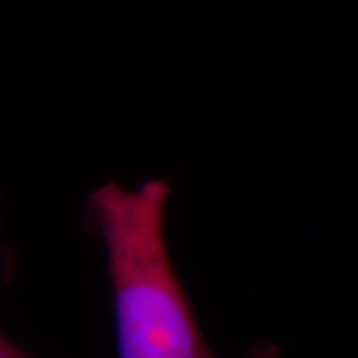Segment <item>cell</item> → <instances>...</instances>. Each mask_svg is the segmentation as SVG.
I'll use <instances>...</instances> for the list:
<instances>
[{
	"mask_svg": "<svg viewBox=\"0 0 358 358\" xmlns=\"http://www.w3.org/2000/svg\"><path fill=\"white\" fill-rule=\"evenodd\" d=\"M168 179L136 187L110 181L85 204V226L100 237L113 292L118 358H221L199 329L166 241ZM259 342L241 358H279Z\"/></svg>",
	"mask_w": 358,
	"mask_h": 358,
	"instance_id": "1",
	"label": "cell"
},
{
	"mask_svg": "<svg viewBox=\"0 0 358 358\" xmlns=\"http://www.w3.org/2000/svg\"><path fill=\"white\" fill-rule=\"evenodd\" d=\"M17 271V254L12 244L8 243L3 232L2 216H0V292L10 284ZM0 358H34L32 355L17 347L0 330Z\"/></svg>",
	"mask_w": 358,
	"mask_h": 358,
	"instance_id": "2",
	"label": "cell"
}]
</instances>
